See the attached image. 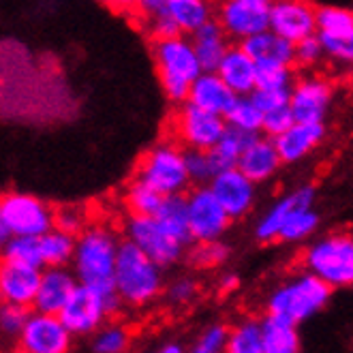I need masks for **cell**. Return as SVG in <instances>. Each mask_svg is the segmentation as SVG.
<instances>
[{
    "label": "cell",
    "instance_id": "cell-14",
    "mask_svg": "<svg viewBox=\"0 0 353 353\" xmlns=\"http://www.w3.org/2000/svg\"><path fill=\"white\" fill-rule=\"evenodd\" d=\"M270 30L298 46L300 41L317 34V9L298 0H281L272 3Z\"/></svg>",
    "mask_w": 353,
    "mask_h": 353
},
{
    "label": "cell",
    "instance_id": "cell-37",
    "mask_svg": "<svg viewBox=\"0 0 353 353\" xmlns=\"http://www.w3.org/2000/svg\"><path fill=\"white\" fill-rule=\"evenodd\" d=\"M54 230L79 238L88 230V216L81 205H62L54 210Z\"/></svg>",
    "mask_w": 353,
    "mask_h": 353
},
{
    "label": "cell",
    "instance_id": "cell-8",
    "mask_svg": "<svg viewBox=\"0 0 353 353\" xmlns=\"http://www.w3.org/2000/svg\"><path fill=\"white\" fill-rule=\"evenodd\" d=\"M118 304V294H101L92 287L79 285L58 317L69 327L71 334H92V332L97 334L101 323L110 313H114Z\"/></svg>",
    "mask_w": 353,
    "mask_h": 353
},
{
    "label": "cell",
    "instance_id": "cell-27",
    "mask_svg": "<svg viewBox=\"0 0 353 353\" xmlns=\"http://www.w3.org/2000/svg\"><path fill=\"white\" fill-rule=\"evenodd\" d=\"M168 15L182 34L189 32L191 37L208 22H212V11L203 0H168Z\"/></svg>",
    "mask_w": 353,
    "mask_h": 353
},
{
    "label": "cell",
    "instance_id": "cell-6",
    "mask_svg": "<svg viewBox=\"0 0 353 353\" xmlns=\"http://www.w3.org/2000/svg\"><path fill=\"white\" fill-rule=\"evenodd\" d=\"M137 178L152 186L163 197L184 195L186 186L191 184L189 170H186V150H180L172 141H161L152 150L143 154Z\"/></svg>",
    "mask_w": 353,
    "mask_h": 353
},
{
    "label": "cell",
    "instance_id": "cell-51",
    "mask_svg": "<svg viewBox=\"0 0 353 353\" xmlns=\"http://www.w3.org/2000/svg\"><path fill=\"white\" fill-rule=\"evenodd\" d=\"M154 353H184L182 347L178 343H168V345H163L161 349H157Z\"/></svg>",
    "mask_w": 353,
    "mask_h": 353
},
{
    "label": "cell",
    "instance_id": "cell-15",
    "mask_svg": "<svg viewBox=\"0 0 353 353\" xmlns=\"http://www.w3.org/2000/svg\"><path fill=\"white\" fill-rule=\"evenodd\" d=\"M208 186H210L219 203L225 208V212L230 214V219H242L244 214L251 212L257 197V184L248 180L238 168L216 174Z\"/></svg>",
    "mask_w": 353,
    "mask_h": 353
},
{
    "label": "cell",
    "instance_id": "cell-9",
    "mask_svg": "<svg viewBox=\"0 0 353 353\" xmlns=\"http://www.w3.org/2000/svg\"><path fill=\"white\" fill-rule=\"evenodd\" d=\"M124 232L131 244L161 268L172 265L182 257L184 244L165 230L157 216H131L124 225Z\"/></svg>",
    "mask_w": 353,
    "mask_h": 353
},
{
    "label": "cell",
    "instance_id": "cell-5",
    "mask_svg": "<svg viewBox=\"0 0 353 353\" xmlns=\"http://www.w3.org/2000/svg\"><path fill=\"white\" fill-rule=\"evenodd\" d=\"M54 230V210L34 195L9 193L0 201V238H43Z\"/></svg>",
    "mask_w": 353,
    "mask_h": 353
},
{
    "label": "cell",
    "instance_id": "cell-17",
    "mask_svg": "<svg viewBox=\"0 0 353 353\" xmlns=\"http://www.w3.org/2000/svg\"><path fill=\"white\" fill-rule=\"evenodd\" d=\"M315 201V189L310 184L300 186V189H294L292 193L283 195L270 210L259 219L257 227H255V236L261 242H270L276 240L281 236L283 225L289 221V216L300 212V210H308L313 208Z\"/></svg>",
    "mask_w": 353,
    "mask_h": 353
},
{
    "label": "cell",
    "instance_id": "cell-32",
    "mask_svg": "<svg viewBox=\"0 0 353 353\" xmlns=\"http://www.w3.org/2000/svg\"><path fill=\"white\" fill-rule=\"evenodd\" d=\"M77 238L52 230L41 238V251H43V261L48 268H65L75 257Z\"/></svg>",
    "mask_w": 353,
    "mask_h": 353
},
{
    "label": "cell",
    "instance_id": "cell-47",
    "mask_svg": "<svg viewBox=\"0 0 353 353\" xmlns=\"http://www.w3.org/2000/svg\"><path fill=\"white\" fill-rule=\"evenodd\" d=\"M227 255H230V248L223 242H210V244H201L199 251L195 253V261L199 265L212 268V265H221Z\"/></svg>",
    "mask_w": 353,
    "mask_h": 353
},
{
    "label": "cell",
    "instance_id": "cell-30",
    "mask_svg": "<svg viewBox=\"0 0 353 353\" xmlns=\"http://www.w3.org/2000/svg\"><path fill=\"white\" fill-rule=\"evenodd\" d=\"M163 199L165 197L159 191H154L152 186L141 182L139 178H135L124 193V203L131 210V216H157Z\"/></svg>",
    "mask_w": 353,
    "mask_h": 353
},
{
    "label": "cell",
    "instance_id": "cell-18",
    "mask_svg": "<svg viewBox=\"0 0 353 353\" xmlns=\"http://www.w3.org/2000/svg\"><path fill=\"white\" fill-rule=\"evenodd\" d=\"M79 287L75 272L67 268H46L41 274L39 294L34 300V310L46 315H60Z\"/></svg>",
    "mask_w": 353,
    "mask_h": 353
},
{
    "label": "cell",
    "instance_id": "cell-10",
    "mask_svg": "<svg viewBox=\"0 0 353 353\" xmlns=\"http://www.w3.org/2000/svg\"><path fill=\"white\" fill-rule=\"evenodd\" d=\"M225 131L227 122L223 116L208 114L191 103H182L174 118V133L189 150H214Z\"/></svg>",
    "mask_w": 353,
    "mask_h": 353
},
{
    "label": "cell",
    "instance_id": "cell-20",
    "mask_svg": "<svg viewBox=\"0 0 353 353\" xmlns=\"http://www.w3.org/2000/svg\"><path fill=\"white\" fill-rule=\"evenodd\" d=\"M236 94L234 90L225 84L221 79L219 73H201L195 84L191 86L189 92V101L191 105L208 112V114H214V116H227V112L232 110V105L236 103Z\"/></svg>",
    "mask_w": 353,
    "mask_h": 353
},
{
    "label": "cell",
    "instance_id": "cell-39",
    "mask_svg": "<svg viewBox=\"0 0 353 353\" xmlns=\"http://www.w3.org/2000/svg\"><path fill=\"white\" fill-rule=\"evenodd\" d=\"M186 170H189L191 182H208L210 184L216 174H221L212 152L186 150Z\"/></svg>",
    "mask_w": 353,
    "mask_h": 353
},
{
    "label": "cell",
    "instance_id": "cell-40",
    "mask_svg": "<svg viewBox=\"0 0 353 353\" xmlns=\"http://www.w3.org/2000/svg\"><path fill=\"white\" fill-rule=\"evenodd\" d=\"M227 339H230V330L221 323L208 325L199 339L193 343L189 353H225L227 351Z\"/></svg>",
    "mask_w": 353,
    "mask_h": 353
},
{
    "label": "cell",
    "instance_id": "cell-29",
    "mask_svg": "<svg viewBox=\"0 0 353 353\" xmlns=\"http://www.w3.org/2000/svg\"><path fill=\"white\" fill-rule=\"evenodd\" d=\"M257 135H251V133H244L240 129H234V127H227V131L223 133L221 141L216 143V148L210 150L219 170L225 172V170H232V168H238V161L240 157L244 154V150L251 146L255 141Z\"/></svg>",
    "mask_w": 353,
    "mask_h": 353
},
{
    "label": "cell",
    "instance_id": "cell-21",
    "mask_svg": "<svg viewBox=\"0 0 353 353\" xmlns=\"http://www.w3.org/2000/svg\"><path fill=\"white\" fill-rule=\"evenodd\" d=\"M240 46L257 67H292L296 62V46L272 30L246 39Z\"/></svg>",
    "mask_w": 353,
    "mask_h": 353
},
{
    "label": "cell",
    "instance_id": "cell-43",
    "mask_svg": "<svg viewBox=\"0 0 353 353\" xmlns=\"http://www.w3.org/2000/svg\"><path fill=\"white\" fill-rule=\"evenodd\" d=\"M251 99L265 116V114L289 108V103H292V90H255Z\"/></svg>",
    "mask_w": 353,
    "mask_h": 353
},
{
    "label": "cell",
    "instance_id": "cell-1",
    "mask_svg": "<svg viewBox=\"0 0 353 353\" xmlns=\"http://www.w3.org/2000/svg\"><path fill=\"white\" fill-rule=\"evenodd\" d=\"M120 242L112 230L103 225H90L77 238L73 257V272L79 285L92 287L101 294L116 292V263H118Z\"/></svg>",
    "mask_w": 353,
    "mask_h": 353
},
{
    "label": "cell",
    "instance_id": "cell-49",
    "mask_svg": "<svg viewBox=\"0 0 353 353\" xmlns=\"http://www.w3.org/2000/svg\"><path fill=\"white\" fill-rule=\"evenodd\" d=\"M197 296V285L191 279H178L168 287V300L172 304H186Z\"/></svg>",
    "mask_w": 353,
    "mask_h": 353
},
{
    "label": "cell",
    "instance_id": "cell-12",
    "mask_svg": "<svg viewBox=\"0 0 353 353\" xmlns=\"http://www.w3.org/2000/svg\"><path fill=\"white\" fill-rule=\"evenodd\" d=\"M189 227L191 240L199 244L221 242V236L230 227V214L219 203L210 186H197L189 195Z\"/></svg>",
    "mask_w": 353,
    "mask_h": 353
},
{
    "label": "cell",
    "instance_id": "cell-46",
    "mask_svg": "<svg viewBox=\"0 0 353 353\" xmlns=\"http://www.w3.org/2000/svg\"><path fill=\"white\" fill-rule=\"evenodd\" d=\"M319 39L327 56L339 58L343 62H351L353 65V32L347 37H339V39L336 37H319Z\"/></svg>",
    "mask_w": 353,
    "mask_h": 353
},
{
    "label": "cell",
    "instance_id": "cell-24",
    "mask_svg": "<svg viewBox=\"0 0 353 353\" xmlns=\"http://www.w3.org/2000/svg\"><path fill=\"white\" fill-rule=\"evenodd\" d=\"M323 124H302L296 122L287 133L274 139V146L283 163H298L306 154L313 152L323 139Z\"/></svg>",
    "mask_w": 353,
    "mask_h": 353
},
{
    "label": "cell",
    "instance_id": "cell-44",
    "mask_svg": "<svg viewBox=\"0 0 353 353\" xmlns=\"http://www.w3.org/2000/svg\"><path fill=\"white\" fill-rule=\"evenodd\" d=\"M294 124H296V118L292 114V108H285V110H279V112L263 116V133L270 139H276L292 129Z\"/></svg>",
    "mask_w": 353,
    "mask_h": 353
},
{
    "label": "cell",
    "instance_id": "cell-26",
    "mask_svg": "<svg viewBox=\"0 0 353 353\" xmlns=\"http://www.w3.org/2000/svg\"><path fill=\"white\" fill-rule=\"evenodd\" d=\"M261 332L263 353H300L302 343L298 334V325L265 315V319L261 321Z\"/></svg>",
    "mask_w": 353,
    "mask_h": 353
},
{
    "label": "cell",
    "instance_id": "cell-11",
    "mask_svg": "<svg viewBox=\"0 0 353 353\" xmlns=\"http://www.w3.org/2000/svg\"><path fill=\"white\" fill-rule=\"evenodd\" d=\"M272 3L268 0H227L219 7V19L223 32L244 43L265 30H270Z\"/></svg>",
    "mask_w": 353,
    "mask_h": 353
},
{
    "label": "cell",
    "instance_id": "cell-16",
    "mask_svg": "<svg viewBox=\"0 0 353 353\" xmlns=\"http://www.w3.org/2000/svg\"><path fill=\"white\" fill-rule=\"evenodd\" d=\"M332 101V86L321 77H302L292 88V114L302 124H323Z\"/></svg>",
    "mask_w": 353,
    "mask_h": 353
},
{
    "label": "cell",
    "instance_id": "cell-48",
    "mask_svg": "<svg viewBox=\"0 0 353 353\" xmlns=\"http://www.w3.org/2000/svg\"><path fill=\"white\" fill-rule=\"evenodd\" d=\"M323 54H325V50L321 46L319 34L308 37L296 46V62H300V65H315Z\"/></svg>",
    "mask_w": 353,
    "mask_h": 353
},
{
    "label": "cell",
    "instance_id": "cell-34",
    "mask_svg": "<svg viewBox=\"0 0 353 353\" xmlns=\"http://www.w3.org/2000/svg\"><path fill=\"white\" fill-rule=\"evenodd\" d=\"M225 122L227 127L257 135L259 131H263V112L255 105V101L251 97H238L232 110L227 112Z\"/></svg>",
    "mask_w": 353,
    "mask_h": 353
},
{
    "label": "cell",
    "instance_id": "cell-4",
    "mask_svg": "<svg viewBox=\"0 0 353 353\" xmlns=\"http://www.w3.org/2000/svg\"><path fill=\"white\" fill-rule=\"evenodd\" d=\"M332 289L315 274L304 272L276 287L268 298V315L300 325L327 304Z\"/></svg>",
    "mask_w": 353,
    "mask_h": 353
},
{
    "label": "cell",
    "instance_id": "cell-23",
    "mask_svg": "<svg viewBox=\"0 0 353 353\" xmlns=\"http://www.w3.org/2000/svg\"><path fill=\"white\" fill-rule=\"evenodd\" d=\"M283 165L281 154L274 146V139L270 137H255V141L244 150V154L238 161V170L255 184L268 182L279 168Z\"/></svg>",
    "mask_w": 353,
    "mask_h": 353
},
{
    "label": "cell",
    "instance_id": "cell-31",
    "mask_svg": "<svg viewBox=\"0 0 353 353\" xmlns=\"http://www.w3.org/2000/svg\"><path fill=\"white\" fill-rule=\"evenodd\" d=\"M225 353H263L261 321L244 319L230 330Z\"/></svg>",
    "mask_w": 353,
    "mask_h": 353
},
{
    "label": "cell",
    "instance_id": "cell-7",
    "mask_svg": "<svg viewBox=\"0 0 353 353\" xmlns=\"http://www.w3.org/2000/svg\"><path fill=\"white\" fill-rule=\"evenodd\" d=\"M306 268L330 289L353 287V236L334 234L317 240L306 251Z\"/></svg>",
    "mask_w": 353,
    "mask_h": 353
},
{
    "label": "cell",
    "instance_id": "cell-36",
    "mask_svg": "<svg viewBox=\"0 0 353 353\" xmlns=\"http://www.w3.org/2000/svg\"><path fill=\"white\" fill-rule=\"evenodd\" d=\"M317 227H319V214L313 210V208H308V210H300V212L289 216V221L283 225L279 240L300 242V240L308 238L310 234H315Z\"/></svg>",
    "mask_w": 353,
    "mask_h": 353
},
{
    "label": "cell",
    "instance_id": "cell-2",
    "mask_svg": "<svg viewBox=\"0 0 353 353\" xmlns=\"http://www.w3.org/2000/svg\"><path fill=\"white\" fill-rule=\"evenodd\" d=\"M152 56L165 97L176 103L189 101L191 86L203 73L193 48V41L184 37L157 41Z\"/></svg>",
    "mask_w": 353,
    "mask_h": 353
},
{
    "label": "cell",
    "instance_id": "cell-41",
    "mask_svg": "<svg viewBox=\"0 0 353 353\" xmlns=\"http://www.w3.org/2000/svg\"><path fill=\"white\" fill-rule=\"evenodd\" d=\"M292 67H257V90H292Z\"/></svg>",
    "mask_w": 353,
    "mask_h": 353
},
{
    "label": "cell",
    "instance_id": "cell-13",
    "mask_svg": "<svg viewBox=\"0 0 353 353\" xmlns=\"http://www.w3.org/2000/svg\"><path fill=\"white\" fill-rule=\"evenodd\" d=\"M71 332L58 315L30 313V319L19 334L22 353H67L71 347Z\"/></svg>",
    "mask_w": 353,
    "mask_h": 353
},
{
    "label": "cell",
    "instance_id": "cell-25",
    "mask_svg": "<svg viewBox=\"0 0 353 353\" xmlns=\"http://www.w3.org/2000/svg\"><path fill=\"white\" fill-rule=\"evenodd\" d=\"M191 41H193V48H195V54L199 58V65H201L203 73H216L223 58L232 48L227 43V34L223 32L216 19L208 22L203 28H199L191 37Z\"/></svg>",
    "mask_w": 353,
    "mask_h": 353
},
{
    "label": "cell",
    "instance_id": "cell-50",
    "mask_svg": "<svg viewBox=\"0 0 353 353\" xmlns=\"http://www.w3.org/2000/svg\"><path fill=\"white\" fill-rule=\"evenodd\" d=\"M238 285V276L236 274H225L223 279H221V287L223 289H234Z\"/></svg>",
    "mask_w": 353,
    "mask_h": 353
},
{
    "label": "cell",
    "instance_id": "cell-38",
    "mask_svg": "<svg viewBox=\"0 0 353 353\" xmlns=\"http://www.w3.org/2000/svg\"><path fill=\"white\" fill-rule=\"evenodd\" d=\"M129 332L118 323L101 327L92 339L94 353H124L129 347Z\"/></svg>",
    "mask_w": 353,
    "mask_h": 353
},
{
    "label": "cell",
    "instance_id": "cell-22",
    "mask_svg": "<svg viewBox=\"0 0 353 353\" xmlns=\"http://www.w3.org/2000/svg\"><path fill=\"white\" fill-rule=\"evenodd\" d=\"M236 97H251L257 90V65L242 46H232L216 71Z\"/></svg>",
    "mask_w": 353,
    "mask_h": 353
},
{
    "label": "cell",
    "instance_id": "cell-33",
    "mask_svg": "<svg viewBox=\"0 0 353 353\" xmlns=\"http://www.w3.org/2000/svg\"><path fill=\"white\" fill-rule=\"evenodd\" d=\"M3 255L7 263L17 265H28L41 270L46 265L43 251H41V238H26V236H15L9 242H5Z\"/></svg>",
    "mask_w": 353,
    "mask_h": 353
},
{
    "label": "cell",
    "instance_id": "cell-3",
    "mask_svg": "<svg viewBox=\"0 0 353 353\" xmlns=\"http://www.w3.org/2000/svg\"><path fill=\"white\" fill-rule=\"evenodd\" d=\"M163 289L161 265L143 255L129 240L120 242L116 263V292L120 302L143 306L152 302Z\"/></svg>",
    "mask_w": 353,
    "mask_h": 353
},
{
    "label": "cell",
    "instance_id": "cell-45",
    "mask_svg": "<svg viewBox=\"0 0 353 353\" xmlns=\"http://www.w3.org/2000/svg\"><path fill=\"white\" fill-rule=\"evenodd\" d=\"M148 19H150V30H152V34L157 37V41L182 37V32L178 30L176 22L168 15V0H165V7H163L159 13L150 15Z\"/></svg>",
    "mask_w": 353,
    "mask_h": 353
},
{
    "label": "cell",
    "instance_id": "cell-19",
    "mask_svg": "<svg viewBox=\"0 0 353 353\" xmlns=\"http://www.w3.org/2000/svg\"><path fill=\"white\" fill-rule=\"evenodd\" d=\"M41 270L17 265V263H3L0 270V296L5 304L13 306H34L39 285H41Z\"/></svg>",
    "mask_w": 353,
    "mask_h": 353
},
{
    "label": "cell",
    "instance_id": "cell-42",
    "mask_svg": "<svg viewBox=\"0 0 353 353\" xmlns=\"http://www.w3.org/2000/svg\"><path fill=\"white\" fill-rule=\"evenodd\" d=\"M30 319L28 308L24 306H13V304H5L3 310H0V327L7 336H17L24 332L26 323Z\"/></svg>",
    "mask_w": 353,
    "mask_h": 353
},
{
    "label": "cell",
    "instance_id": "cell-28",
    "mask_svg": "<svg viewBox=\"0 0 353 353\" xmlns=\"http://www.w3.org/2000/svg\"><path fill=\"white\" fill-rule=\"evenodd\" d=\"M159 223L168 230L174 238L182 244L191 240V227H189V197L186 195H170L163 199V205L157 214Z\"/></svg>",
    "mask_w": 353,
    "mask_h": 353
},
{
    "label": "cell",
    "instance_id": "cell-35",
    "mask_svg": "<svg viewBox=\"0 0 353 353\" xmlns=\"http://www.w3.org/2000/svg\"><path fill=\"white\" fill-rule=\"evenodd\" d=\"M353 32V11L345 7L325 5L317 9V34L319 37H347Z\"/></svg>",
    "mask_w": 353,
    "mask_h": 353
}]
</instances>
